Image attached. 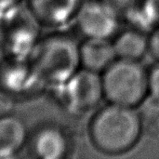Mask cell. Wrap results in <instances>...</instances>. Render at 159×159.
Segmentation results:
<instances>
[{
	"label": "cell",
	"mask_w": 159,
	"mask_h": 159,
	"mask_svg": "<svg viewBox=\"0 0 159 159\" xmlns=\"http://www.w3.org/2000/svg\"><path fill=\"white\" fill-rule=\"evenodd\" d=\"M31 150L37 158H65L71 151L70 137L66 130L58 125H45L34 132Z\"/></svg>",
	"instance_id": "cell-9"
},
{
	"label": "cell",
	"mask_w": 159,
	"mask_h": 159,
	"mask_svg": "<svg viewBox=\"0 0 159 159\" xmlns=\"http://www.w3.org/2000/svg\"><path fill=\"white\" fill-rule=\"evenodd\" d=\"M108 7H110L113 10H115L120 18L132 7H134L139 0H101Z\"/></svg>",
	"instance_id": "cell-15"
},
{
	"label": "cell",
	"mask_w": 159,
	"mask_h": 159,
	"mask_svg": "<svg viewBox=\"0 0 159 159\" xmlns=\"http://www.w3.org/2000/svg\"><path fill=\"white\" fill-rule=\"evenodd\" d=\"M81 68L102 74L116 59V53L110 39L85 38L80 43Z\"/></svg>",
	"instance_id": "cell-10"
},
{
	"label": "cell",
	"mask_w": 159,
	"mask_h": 159,
	"mask_svg": "<svg viewBox=\"0 0 159 159\" xmlns=\"http://www.w3.org/2000/svg\"><path fill=\"white\" fill-rule=\"evenodd\" d=\"M120 16L101 0H88L75 21L85 38L111 39L118 31Z\"/></svg>",
	"instance_id": "cell-7"
},
{
	"label": "cell",
	"mask_w": 159,
	"mask_h": 159,
	"mask_svg": "<svg viewBox=\"0 0 159 159\" xmlns=\"http://www.w3.org/2000/svg\"><path fill=\"white\" fill-rule=\"evenodd\" d=\"M46 88L28 59L6 56L0 61V91L13 99L33 97Z\"/></svg>",
	"instance_id": "cell-6"
},
{
	"label": "cell",
	"mask_w": 159,
	"mask_h": 159,
	"mask_svg": "<svg viewBox=\"0 0 159 159\" xmlns=\"http://www.w3.org/2000/svg\"><path fill=\"white\" fill-rule=\"evenodd\" d=\"M27 139V128L20 117L0 116V159L16 157L25 146Z\"/></svg>",
	"instance_id": "cell-11"
},
{
	"label": "cell",
	"mask_w": 159,
	"mask_h": 159,
	"mask_svg": "<svg viewBox=\"0 0 159 159\" xmlns=\"http://www.w3.org/2000/svg\"><path fill=\"white\" fill-rule=\"evenodd\" d=\"M148 34L128 27L114 36L113 45L118 59L141 61L149 52Z\"/></svg>",
	"instance_id": "cell-12"
},
{
	"label": "cell",
	"mask_w": 159,
	"mask_h": 159,
	"mask_svg": "<svg viewBox=\"0 0 159 159\" xmlns=\"http://www.w3.org/2000/svg\"><path fill=\"white\" fill-rule=\"evenodd\" d=\"M149 54L157 61H159V27L155 28L148 35Z\"/></svg>",
	"instance_id": "cell-16"
},
{
	"label": "cell",
	"mask_w": 159,
	"mask_h": 159,
	"mask_svg": "<svg viewBox=\"0 0 159 159\" xmlns=\"http://www.w3.org/2000/svg\"><path fill=\"white\" fill-rule=\"evenodd\" d=\"M20 5V0H0V20Z\"/></svg>",
	"instance_id": "cell-17"
},
{
	"label": "cell",
	"mask_w": 159,
	"mask_h": 159,
	"mask_svg": "<svg viewBox=\"0 0 159 159\" xmlns=\"http://www.w3.org/2000/svg\"><path fill=\"white\" fill-rule=\"evenodd\" d=\"M88 132L99 152L118 156L136 146L143 134V126L138 108L109 102L93 115Z\"/></svg>",
	"instance_id": "cell-1"
},
{
	"label": "cell",
	"mask_w": 159,
	"mask_h": 159,
	"mask_svg": "<svg viewBox=\"0 0 159 159\" xmlns=\"http://www.w3.org/2000/svg\"><path fill=\"white\" fill-rule=\"evenodd\" d=\"M0 23L5 55L28 59L41 38L42 27L28 6H18L0 20Z\"/></svg>",
	"instance_id": "cell-5"
},
{
	"label": "cell",
	"mask_w": 159,
	"mask_h": 159,
	"mask_svg": "<svg viewBox=\"0 0 159 159\" xmlns=\"http://www.w3.org/2000/svg\"><path fill=\"white\" fill-rule=\"evenodd\" d=\"M51 90L61 108L74 116L93 110L104 98L102 74L84 68Z\"/></svg>",
	"instance_id": "cell-4"
},
{
	"label": "cell",
	"mask_w": 159,
	"mask_h": 159,
	"mask_svg": "<svg viewBox=\"0 0 159 159\" xmlns=\"http://www.w3.org/2000/svg\"><path fill=\"white\" fill-rule=\"evenodd\" d=\"M102 77L104 98L111 103L139 108L149 97L148 69L141 61L117 58Z\"/></svg>",
	"instance_id": "cell-3"
},
{
	"label": "cell",
	"mask_w": 159,
	"mask_h": 159,
	"mask_svg": "<svg viewBox=\"0 0 159 159\" xmlns=\"http://www.w3.org/2000/svg\"><path fill=\"white\" fill-rule=\"evenodd\" d=\"M88 0H28L27 6L42 26L62 28L74 21Z\"/></svg>",
	"instance_id": "cell-8"
},
{
	"label": "cell",
	"mask_w": 159,
	"mask_h": 159,
	"mask_svg": "<svg viewBox=\"0 0 159 159\" xmlns=\"http://www.w3.org/2000/svg\"><path fill=\"white\" fill-rule=\"evenodd\" d=\"M79 47L75 37L63 32L40 38L28 60L46 88L61 86L81 68Z\"/></svg>",
	"instance_id": "cell-2"
},
{
	"label": "cell",
	"mask_w": 159,
	"mask_h": 159,
	"mask_svg": "<svg viewBox=\"0 0 159 159\" xmlns=\"http://www.w3.org/2000/svg\"><path fill=\"white\" fill-rule=\"evenodd\" d=\"M138 6L152 29L159 27V0H139Z\"/></svg>",
	"instance_id": "cell-13"
},
{
	"label": "cell",
	"mask_w": 159,
	"mask_h": 159,
	"mask_svg": "<svg viewBox=\"0 0 159 159\" xmlns=\"http://www.w3.org/2000/svg\"><path fill=\"white\" fill-rule=\"evenodd\" d=\"M148 89L149 97L159 102V61L148 69Z\"/></svg>",
	"instance_id": "cell-14"
}]
</instances>
